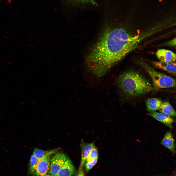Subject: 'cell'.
Masks as SVG:
<instances>
[{
  "label": "cell",
  "instance_id": "1",
  "mask_svg": "<svg viewBox=\"0 0 176 176\" xmlns=\"http://www.w3.org/2000/svg\"><path fill=\"white\" fill-rule=\"evenodd\" d=\"M145 38L141 32L135 34L121 25H108L87 55V62L92 68L108 69L137 48Z\"/></svg>",
  "mask_w": 176,
  "mask_h": 176
},
{
  "label": "cell",
  "instance_id": "2",
  "mask_svg": "<svg viewBox=\"0 0 176 176\" xmlns=\"http://www.w3.org/2000/svg\"><path fill=\"white\" fill-rule=\"evenodd\" d=\"M118 85L126 94L135 96L148 92L153 90L152 85L140 73L129 70L122 74L120 77Z\"/></svg>",
  "mask_w": 176,
  "mask_h": 176
},
{
  "label": "cell",
  "instance_id": "3",
  "mask_svg": "<svg viewBox=\"0 0 176 176\" xmlns=\"http://www.w3.org/2000/svg\"><path fill=\"white\" fill-rule=\"evenodd\" d=\"M140 64L143 67L151 78L153 90L176 87V80L154 69L147 64L142 61Z\"/></svg>",
  "mask_w": 176,
  "mask_h": 176
},
{
  "label": "cell",
  "instance_id": "4",
  "mask_svg": "<svg viewBox=\"0 0 176 176\" xmlns=\"http://www.w3.org/2000/svg\"><path fill=\"white\" fill-rule=\"evenodd\" d=\"M66 158V156L64 153L61 152L56 153L51 159V164L48 174L55 176Z\"/></svg>",
  "mask_w": 176,
  "mask_h": 176
},
{
  "label": "cell",
  "instance_id": "5",
  "mask_svg": "<svg viewBox=\"0 0 176 176\" xmlns=\"http://www.w3.org/2000/svg\"><path fill=\"white\" fill-rule=\"evenodd\" d=\"M156 56L161 61L165 63H172L176 61V54L171 51L159 49L156 53Z\"/></svg>",
  "mask_w": 176,
  "mask_h": 176
},
{
  "label": "cell",
  "instance_id": "6",
  "mask_svg": "<svg viewBox=\"0 0 176 176\" xmlns=\"http://www.w3.org/2000/svg\"><path fill=\"white\" fill-rule=\"evenodd\" d=\"M51 159L50 156L44 157L38 160L36 175L44 176L49 170Z\"/></svg>",
  "mask_w": 176,
  "mask_h": 176
},
{
  "label": "cell",
  "instance_id": "7",
  "mask_svg": "<svg viewBox=\"0 0 176 176\" xmlns=\"http://www.w3.org/2000/svg\"><path fill=\"white\" fill-rule=\"evenodd\" d=\"M148 115L170 128H172V124L174 121L171 116L165 113L155 111L150 112L148 114Z\"/></svg>",
  "mask_w": 176,
  "mask_h": 176
},
{
  "label": "cell",
  "instance_id": "8",
  "mask_svg": "<svg viewBox=\"0 0 176 176\" xmlns=\"http://www.w3.org/2000/svg\"><path fill=\"white\" fill-rule=\"evenodd\" d=\"M154 67L166 71L172 74H176V63H165L161 61H151Z\"/></svg>",
  "mask_w": 176,
  "mask_h": 176
},
{
  "label": "cell",
  "instance_id": "9",
  "mask_svg": "<svg viewBox=\"0 0 176 176\" xmlns=\"http://www.w3.org/2000/svg\"><path fill=\"white\" fill-rule=\"evenodd\" d=\"M75 169L72 161L67 158L62 167L55 176H71L75 173Z\"/></svg>",
  "mask_w": 176,
  "mask_h": 176
},
{
  "label": "cell",
  "instance_id": "10",
  "mask_svg": "<svg viewBox=\"0 0 176 176\" xmlns=\"http://www.w3.org/2000/svg\"><path fill=\"white\" fill-rule=\"evenodd\" d=\"M94 142L90 143H87L85 142L83 139H81L80 145L81 151L80 167H82L84 166L86 158L94 146Z\"/></svg>",
  "mask_w": 176,
  "mask_h": 176
},
{
  "label": "cell",
  "instance_id": "11",
  "mask_svg": "<svg viewBox=\"0 0 176 176\" xmlns=\"http://www.w3.org/2000/svg\"><path fill=\"white\" fill-rule=\"evenodd\" d=\"M174 141L171 132L168 131L165 135L161 142V144L168 148L172 153H175Z\"/></svg>",
  "mask_w": 176,
  "mask_h": 176
},
{
  "label": "cell",
  "instance_id": "12",
  "mask_svg": "<svg viewBox=\"0 0 176 176\" xmlns=\"http://www.w3.org/2000/svg\"><path fill=\"white\" fill-rule=\"evenodd\" d=\"M162 101L158 98H153L147 99L146 102L147 110L151 112L158 110Z\"/></svg>",
  "mask_w": 176,
  "mask_h": 176
},
{
  "label": "cell",
  "instance_id": "13",
  "mask_svg": "<svg viewBox=\"0 0 176 176\" xmlns=\"http://www.w3.org/2000/svg\"><path fill=\"white\" fill-rule=\"evenodd\" d=\"M158 110L160 112L167 114L171 116L176 117V112L167 101L162 102Z\"/></svg>",
  "mask_w": 176,
  "mask_h": 176
},
{
  "label": "cell",
  "instance_id": "14",
  "mask_svg": "<svg viewBox=\"0 0 176 176\" xmlns=\"http://www.w3.org/2000/svg\"><path fill=\"white\" fill-rule=\"evenodd\" d=\"M57 150V149L44 150L37 148H35L34 150L33 154L39 160L44 157L50 156Z\"/></svg>",
  "mask_w": 176,
  "mask_h": 176
},
{
  "label": "cell",
  "instance_id": "15",
  "mask_svg": "<svg viewBox=\"0 0 176 176\" xmlns=\"http://www.w3.org/2000/svg\"><path fill=\"white\" fill-rule=\"evenodd\" d=\"M38 160L33 154L30 157L29 171V172L33 175H36Z\"/></svg>",
  "mask_w": 176,
  "mask_h": 176
},
{
  "label": "cell",
  "instance_id": "16",
  "mask_svg": "<svg viewBox=\"0 0 176 176\" xmlns=\"http://www.w3.org/2000/svg\"><path fill=\"white\" fill-rule=\"evenodd\" d=\"M98 156V153L97 149L94 146L87 158L86 162H88L97 159Z\"/></svg>",
  "mask_w": 176,
  "mask_h": 176
},
{
  "label": "cell",
  "instance_id": "17",
  "mask_svg": "<svg viewBox=\"0 0 176 176\" xmlns=\"http://www.w3.org/2000/svg\"><path fill=\"white\" fill-rule=\"evenodd\" d=\"M97 161V159H96L91 161L86 162L85 165L86 170L88 171L92 168L96 164Z\"/></svg>",
  "mask_w": 176,
  "mask_h": 176
},
{
  "label": "cell",
  "instance_id": "18",
  "mask_svg": "<svg viewBox=\"0 0 176 176\" xmlns=\"http://www.w3.org/2000/svg\"><path fill=\"white\" fill-rule=\"evenodd\" d=\"M161 45L163 46L176 47V37L170 41L163 44Z\"/></svg>",
  "mask_w": 176,
  "mask_h": 176
},
{
  "label": "cell",
  "instance_id": "19",
  "mask_svg": "<svg viewBox=\"0 0 176 176\" xmlns=\"http://www.w3.org/2000/svg\"><path fill=\"white\" fill-rule=\"evenodd\" d=\"M75 3H91L93 2L94 0H68Z\"/></svg>",
  "mask_w": 176,
  "mask_h": 176
},
{
  "label": "cell",
  "instance_id": "20",
  "mask_svg": "<svg viewBox=\"0 0 176 176\" xmlns=\"http://www.w3.org/2000/svg\"><path fill=\"white\" fill-rule=\"evenodd\" d=\"M76 176H85L82 167H79L77 175Z\"/></svg>",
  "mask_w": 176,
  "mask_h": 176
},
{
  "label": "cell",
  "instance_id": "21",
  "mask_svg": "<svg viewBox=\"0 0 176 176\" xmlns=\"http://www.w3.org/2000/svg\"><path fill=\"white\" fill-rule=\"evenodd\" d=\"M44 176H53V175H50V174H49V175L46 174Z\"/></svg>",
  "mask_w": 176,
  "mask_h": 176
}]
</instances>
